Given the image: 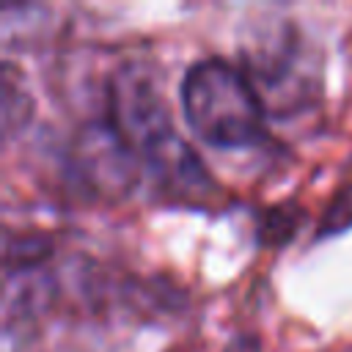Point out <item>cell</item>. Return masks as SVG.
Wrapping results in <instances>:
<instances>
[{
	"instance_id": "obj_1",
	"label": "cell",
	"mask_w": 352,
	"mask_h": 352,
	"mask_svg": "<svg viewBox=\"0 0 352 352\" xmlns=\"http://www.w3.org/2000/svg\"><path fill=\"white\" fill-rule=\"evenodd\" d=\"M107 124L129 154L146 162L170 198L190 206H206L223 195L204 162L176 132L160 88L140 66H121L110 77Z\"/></svg>"
},
{
	"instance_id": "obj_2",
	"label": "cell",
	"mask_w": 352,
	"mask_h": 352,
	"mask_svg": "<svg viewBox=\"0 0 352 352\" xmlns=\"http://www.w3.org/2000/svg\"><path fill=\"white\" fill-rule=\"evenodd\" d=\"M182 110L192 132L217 148L256 146L267 135V104L256 85L223 58H201L184 72Z\"/></svg>"
},
{
	"instance_id": "obj_3",
	"label": "cell",
	"mask_w": 352,
	"mask_h": 352,
	"mask_svg": "<svg viewBox=\"0 0 352 352\" xmlns=\"http://www.w3.org/2000/svg\"><path fill=\"white\" fill-rule=\"evenodd\" d=\"M132 154L110 124H91L80 132L74 165L80 176L99 192H124L129 187Z\"/></svg>"
}]
</instances>
